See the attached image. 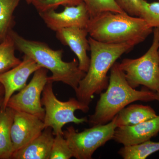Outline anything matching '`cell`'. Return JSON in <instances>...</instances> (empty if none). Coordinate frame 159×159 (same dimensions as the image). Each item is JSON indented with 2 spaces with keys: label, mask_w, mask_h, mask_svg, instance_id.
<instances>
[{
  "label": "cell",
  "mask_w": 159,
  "mask_h": 159,
  "mask_svg": "<svg viewBox=\"0 0 159 159\" xmlns=\"http://www.w3.org/2000/svg\"><path fill=\"white\" fill-rule=\"evenodd\" d=\"M88 40L91 51L89 66L75 92L77 99L89 106L95 94H100L107 89L109 80L107 73L117 59L140 43L131 41L108 43L98 41L90 36Z\"/></svg>",
  "instance_id": "cell-1"
},
{
  "label": "cell",
  "mask_w": 159,
  "mask_h": 159,
  "mask_svg": "<svg viewBox=\"0 0 159 159\" xmlns=\"http://www.w3.org/2000/svg\"><path fill=\"white\" fill-rule=\"evenodd\" d=\"M119 63L116 62L111 68L108 87L104 93L100 94L95 111L89 116L88 122L92 126L108 123L119 111L132 102L156 100L155 92L137 90L131 87Z\"/></svg>",
  "instance_id": "cell-2"
},
{
  "label": "cell",
  "mask_w": 159,
  "mask_h": 159,
  "mask_svg": "<svg viewBox=\"0 0 159 159\" xmlns=\"http://www.w3.org/2000/svg\"><path fill=\"white\" fill-rule=\"evenodd\" d=\"M9 34L16 49L33 59L41 67L51 71L52 74L48 78V82H62L76 91L86 74L79 68L76 58L66 62L62 60V50H53L45 43L27 39L12 29Z\"/></svg>",
  "instance_id": "cell-3"
},
{
  "label": "cell",
  "mask_w": 159,
  "mask_h": 159,
  "mask_svg": "<svg viewBox=\"0 0 159 159\" xmlns=\"http://www.w3.org/2000/svg\"><path fill=\"white\" fill-rule=\"evenodd\" d=\"M89 36L100 42H143L153 32L145 20L126 13L105 11L90 18L86 28Z\"/></svg>",
  "instance_id": "cell-4"
},
{
  "label": "cell",
  "mask_w": 159,
  "mask_h": 159,
  "mask_svg": "<svg viewBox=\"0 0 159 159\" xmlns=\"http://www.w3.org/2000/svg\"><path fill=\"white\" fill-rule=\"evenodd\" d=\"M153 33L152 44L144 55L135 59L125 58L119 66L133 88L143 85L156 92L159 89V28H154Z\"/></svg>",
  "instance_id": "cell-5"
},
{
  "label": "cell",
  "mask_w": 159,
  "mask_h": 159,
  "mask_svg": "<svg viewBox=\"0 0 159 159\" xmlns=\"http://www.w3.org/2000/svg\"><path fill=\"white\" fill-rule=\"evenodd\" d=\"M41 101L45 110L43 121L45 128L51 127L54 136L63 134L62 128L68 123L80 124L88 122L87 117L77 118L74 113L77 110L88 112L89 106L75 98H70L65 102L57 99L53 91L52 83L48 81L46 84L43 90Z\"/></svg>",
  "instance_id": "cell-6"
},
{
  "label": "cell",
  "mask_w": 159,
  "mask_h": 159,
  "mask_svg": "<svg viewBox=\"0 0 159 159\" xmlns=\"http://www.w3.org/2000/svg\"><path fill=\"white\" fill-rule=\"evenodd\" d=\"M117 127L116 117L107 124L95 125L78 132L73 126L63 131V136L70 148L73 157L91 159L98 148L112 140Z\"/></svg>",
  "instance_id": "cell-7"
},
{
  "label": "cell",
  "mask_w": 159,
  "mask_h": 159,
  "mask_svg": "<svg viewBox=\"0 0 159 159\" xmlns=\"http://www.w3.org/2000/svg\"><path fill=\"white\" fill-rule=\"evenodd\" d=\"M48 70L41 68L34 73L31 81L17 94L9 99L7 107L16 111L33 115L43 121L45 110L43 107L41 94L47 83Z\"/></svg>",
  "instance_id": "cell-8"
},
{
  "label": "cell",
  "mask_w": 159,
  "mask_h": 159,
  "mask_svg": "<svg viewBox=\"0 0 159 159\" xmlns=\"http://www.w3.org/2000/svg\"><path fill=\"white\" fill-rule=\"evenodd\" d=\"M39 14L46 26L55 32L72 27L86 29L90 18L83 2L76 6H65L60 12L50 10Z\"/></svg>",
  "instance_id": "cell-9"
},
{
  "label": "cell",
  "mask_w": 159,
  "mask_h": 159,
  "mask_svg": "<svg viewBox=\"0 0 159 159\" xmlns=\"http://www.w3.org/2000/svg\"><path fill=\"white\" fill-rule=\"evenodd\" d=\"M45 129L43 121L38 117L15 111L11 130L13 153L36 139Z\"/></svg>",
  "instance_id": "cell-10"
},
{
  "label": "cell",
  "mask_w": 159,
  "mask_h": 159,
  "mask_svg": "<svg viewBox=\"0 0 159 159\" xmlns=\"http://www.w3.org/2000/svg\"><path fill=\"white\" fill-rule=\"evenodd\" d=\"M41 68L34 60L24 54L22 61L19 64L0 74V83L5 91L2 107L4 108L7 107L11 96L16 92L26 86L30 76Z\"/></svg>",
  "instance_id": "cell-11"
},
{
  "label": "cell",
  "mask_w": 159,
  "mask_h": 159,
  "mask_svg": "<svg viewBox=\"0 0 159 159\" xmlns=\"http://www.w3.org/2000/svg\"><path fill=\"white\" fill-rule=\"evenodd\" d=\"M159 133V116L135 125L117 127L112 140L124 146L138 145L150 140Z\"/></svg>",
  "instance_id": "cell-12"
},
{
  "label": "cell",
  "mask_w": 159,
  "mask_h": 159,
  "mask_svg": "<svg viewBox=\"0 0 159 159\" xmlns=\"http://www.w3.org/2000/svg\"><path fill=\"white\" fill-rule=\"evenodd\" d=\"M86 29L77 27L65 28L56 31L57 39L63 45L68 46L78 58L79 67L86 73L90 64V57L87 52L90 51V45Z\"/></svg>",
  "instance_id": "cell-13"
},
{
  "label": "cell",
  "mask_w": 159,
  "mask_h": 159,
  "mask_svg": "<svg viewBox=\"0 0 159 159\" xmlns=\"http://www.w3.org/2000/svg\"><path fill=\"white\" fill-rule=\"evenodd\" d=\"M54 138L52 129L46 128L28 145L15 152L11 158L50 159Z\"/></svg>",
  "instance_id": "cell-14"
},
{
  "label": "cell",
  "mask_w": 159,
  "mask_h": 159,
  "mask_svg": "<svg viewBox=\"0 0 159 159\" xmlns=\"http://www.w3.org/2000/svg\"><path fill=\"white\" fill-rule=\"evenodd\" d=\"M157 115L152 107L142 104L127 106L115 116L117 127L135 125L153 119Z\"/></svg>",
  "instance_id": "cell-15"
},
{
  "label": "cell",
  "mask_w": 159,
  "mask_h": 159,
  "mask_svg": "<svg viewBox=\"0 0 159 159\" xmlns=\"http://www.w3.org/2000/svg\"><path fill=\"white\" fill-rule=\"evenodd\" d=\"M14 114L10 107H0V159L11 158L13 154L11 130Z\"/></svg>",
  "instance_id": "cell-16"
},
{
  "label": "cell",
  "mask_w": 159,
  "mask_h": 159,
  "mask_svg": "<svg viewBox=\"0 0 159 159\" xmlns=\"http://www.w3.org/2000/svg\"><path fill=\"white\" fill-rule=\"evenodd\" d=\"M159 151V142L150 140L134 145L124 146L118 154L124 159H145Z\"/></svg>",
  "instance_id": "cell-17"
},
{
  "label": "cell",
  "mask_w": 159,
  "mask_h": 159,
  "mask_svg": "<svg viewBox=\"0 0 159 159\" xmlns=\"http://www.w3.org/2000/svg\"><path fill=\"white\" fill-rule=\"evenodd\" d=\"M21 0H0V42L12 30L13 13Z\"/></svg>",
  "instance_id": "cell-18"
},
{
  "label": "cell",
  "mask_w": 159,
  "mask_h": 159,
  "mask_svg": "<svg viewBox=\"0 0 159 159\" xmlns=\"http://www.w3.org/2000/svg\"><path fill=\"white\" fill-rule=\"evenodd\" d=\"M16 47L10 34L0 42V74L19 64L21 61L15 55Z\"/></svg>",
  "instance_id": "cell-19"
},
{
  "label": "cell",
  "mask_w": 159,
  "mask_h": 159,
  "mask_svg": "<svg viewBox=\"0 0 159 159\" xmlns=\"http://www.w3.org/2000/svg\"><path fill=\"white\" fill-rule=\"evenodd\" d=\"M89 14L90 17L97 16L102 12H125L118 5L116 0H83Z\"/></svg>",
  "instance_id": "cell-20"
},
{
  "label": "cell",
  "mask_w": 159,
  "mask_h": 159,
  "mask_svg": "<svg viewBox=\"0 0 159 159\" xmlns=\"http://www.w3.org/2000/svg\"><path fill=\"white\" fill-rule=\"evenodd\" d=\"M139 17L145 20L151 28L159 29V2L149 3L140 0Z\"/></svg>",
  "instance_id": "cell-21"
},
{
  "label": "cell",
  "mask_w": 159,
  "mask_h": 159,
  "mask_svg": "<svg viewBox=\"0 0 159 159\" xmlns=\"http://www.w3.org/2000/svg\"><path fill=\"white\" fill-rule=\"evenodd\" d=\"M73 157V153L63 135L54 136L50 159H70Z\"/></svg>",
  "instance_id": "cell-22"
},
{
  "label": "cell",
  "mask_w": 159,
  "mask_h": 159,
  "mask_svg": "<svg viewBox=\"0 0 159 159\" xmlns=\"http://www.w3.org/2000/svg\"><path fill=\"white\" fill-rule=\"evenodd\" d=\"M82 2L83 0H33L31 4L40 13L55 10L60 6H76Z\"/></svg>",
  "instance_id": "cell-23"
},
{
  "label": "cell",
  "mask_w": 159,
  "mask_h": 159,
  "mask_svg": "<svg viewBox=\"0 0 159 159\" xmlns=\"http://www.w3.org/2000/svg\"><path fill=\"white\" fill-rule=\"evenodd\" d=\"M118 5L125 12L131 16H139L140 0H116Z\"/></svg>",
  "instance_id": "cell-24"
},
{
  "label": "cell",
  "mask_w": 159,
  "mask_h": 159,
  "mask_svg": "<svg viewBox=\"0 0 159 159\" xmlns=\"http://www.w3.org/2000/svg\"><path fill=\"white\" fill-rule=\"evenodd\" d=\"M4 87L0 83V97H4Z\"/></svg>",
  "instance_id": "cell-25"
},
{
  "label": "cell",
  "mask_w": 159,
  "mask_h": 159,
  "mask_svg": "<svg viewBox=\"0 0 159 159\" xmlns=\"http://www.w3.org/2000/svg\"><path fill=\"white\" fill-rule=\"evenodd\" d=\"M156 100L159 102V89L156 92Z\"/></svg>",
  "instance_id": "cell-26"
},
{
  "label": "cell",
  "mask_w": 159,
  "mask_h": 159,
  "mask_svg": "<svg viewBox=\"0 0 159 159\" xmlns=\"http://www.w3.org/2000/svg\"><path fill=\"white\" fill-rule=\"evenodd\" d=\"M3 97H0V107H1L2 105L3 102Z\"/></svg>",
  "instance_id": "cell-27"
},
{
  "label": "cell",
  "mask_w": 159,
  "mask_h": 159,
  "mask_svg": "<svg viewBox=\"0 0 159 159\" xmlns=\"http://www.w3.org/2000/svg\"><path fill=\"white\" fill-rule=\"evenodd\" d=\"M32 1H33V0H26V2H27V4H29H29H31Z\"/></svg>",
  "instance_id": "cell-28"
},
{
  "label": "cell",
  "mask_w": 159,
  "mask_h": 159,
  "mask_svg": "<svg viewBox=\"0 0 159 159\" xmlns=\"http://www.w3.org/2000/svg\"><path fill=\"white\" fill-rule=\"evenodd\" d=\"M158 54H159V48L158 49Z\"/></svg>",
  "instance_id": "cell-29"
}]
</instances>
